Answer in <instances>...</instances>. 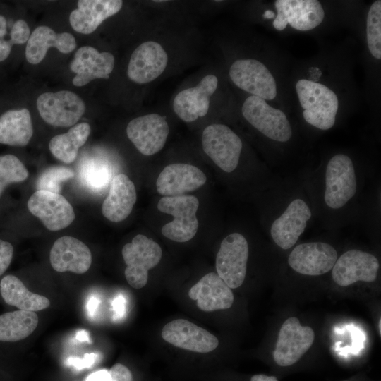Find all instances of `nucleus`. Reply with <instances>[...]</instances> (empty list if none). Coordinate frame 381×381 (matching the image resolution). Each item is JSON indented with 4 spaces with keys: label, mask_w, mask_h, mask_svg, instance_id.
<instances>
[{
    "label": "nucleus",
    "mask_w": 381,
    "mask_h": 381,
    "mask_svg": "<svg viewBox=\"0 0 381 381\" xmlns=\"http://www.w3.org/2000/svg\"><path fill=\"white\" fill-rule=\"evenodd\" d=\"M315 219L327 229L350 224L359 213L365 175L353 158L332 155L315 169L301 174Z\"/></svg>",
    "instance_id": "1"
},
{
    "label": "nucleus",
    "mask_w": 381,
    "mask_h": 381,
    "mask_svg": "<svg viewBox=\"0 0 381 381\" xmlns=\"http://www.w3.org/2000/svg\"><path fill=\"white\" fill-rule=\"evenodd\" d=\"M264 190L266 231L278 248L290 250L315 219L303 176L274 178Z\"/></svg>",
    "instance_id": "2"
},
{
    "label": "nucleus",
    "mask_w": 381,
    "mask_h": 381,
    "mask_svg": "<svg viewBox=\"0 0 381 381\" xmlns=\"http://www.w3.org/2000/svg\"><path fill=\"white\" fill-rule=\"evenodd\" d=\"M296 92L307 123L321 131L333 128L339 98L332 89L323 83L301 78L296 83Z\"/></svg>",
    "instance_id": "3"
},
{
    "label": "nucleus",
    "mask_w": 381,
    "mask_h": 381,
    "mask_svg": "<svg viewBox=\"0 0 381 381\" xmlns=\"http://www.w3.org/2000/svg\"><path fill=\"white\" fill-rule=\"evenodd\" d=\"M241 112L247 122L268 140L284 144L292 139L293 128L286 115L265 99L250 95L244 101Z\"/></svg>",
    "instance_id": "4"
},
{
    "label": "nucleus",
    "mask_w": 381,
    "mask_h": 381,
    "mask_svg": "<svg viewBox=\"0 0 381 381\" xmlns=\"http://www.w3.org/2000/svg\"><path fill=\"white\" fill-rule=\"evenodd\" d=\"M198 207V199L193 195L164 196L160 198L157 209L173 216V220L162 228V235L179 243L192 239L198 228L196 217Z\"/></svg>",
    "instance_id": "5"
},
{
    "label": "nucleus",
    "mask_w": 381,
    "mask_h": 381,
    "mask_svg": "<svg viewBox=\"0 0 381 381\" xmlns=\"http://www.w3.org/2000/svg\"><path fill=\"white\" fill-rule=\"evenodd\" d=\"M205 154L224 172H234L240 163L243 150L241 138L229 126L213 123L207 126L202 135Z\"/></svg>",
    "instance_id": "6"
},
{
    "label": "nucleus",
    "mask_w": 381,
    "mask_h": 381,
    "mask_svg": "<svg viewBox=\"0 0 381 381\" xmlns=\"http://www.w3.org/2000/svg\"><path fill=\"white\" fill-rule=\"evenodd\" d=\"M162 251L152 238L138 234L122 248V256L126 265L125 277L135 289L144 287L148 280V271L159 262Z\"/></svg>",
    "instance_id": "7"
},
{
    "label": "nucleus",
    "mask_w": 381,
    "mask_h": 381,
    "mask_svg": "<svg viewBox=\"0 0 381 381\" xmlns=\"http://www.w3.org/2000/svg\"><path fill=\"white\" fill-rule=\"evenodd\" d=\"M248 257V241L241 233H231L222 241L216 257L217 274L231 289L243 284Z\"/></svg>",
    "instance_id": "8"
},
{
    "label": "nucleus",
    "mask_w": 381,
    "mask_h": 381,
    "mask_svg": "<svg viewBox=\"0 0 381 381\" xmlns=\"http://www.w3.org/2000/svg\"><path fill=\"white\" fill-rule=\"evenodd\" d=\"M338 252L329 243L309 241L294 246L287 258L289 267L305 276H321L330 272Z\"/></svg>",
    "instance_id": "9"
},
{
    "label": "nucleus",
    "mask_w": 381,
    "mask_h": 381,
    "mask_svg": "<svg viewBox=\"0 0 381 381\" xmlns=\"http://www.w3.org/2000/svg\"><path fill=\"white\" fill-rule=\"evenodd\" d=\"M315 339V332L309 326H303L296 317H290L282 325L275 349L274 361L281 367L297 363L310 349Z\"/></svg>",
    "instance_id": "10"
},
{
    "label": "nucleus",
    "mask_w": 381,
    "mask_h": 381,
    "mask_svg": "<svg viewBox=\"0 0 381 381\" xmlns=\"http://www.w3.org/2000/svg\"><path fill=\"white\" fill-rule=\"evenodd\" d=\"M229 77L240 89L266 100L277 93L276 80L267 66L253 59H238L230 66Z\"/></svg>",
    "instance_id": "11"
},
{
    "label": "nucleus",
    "mask_w": 381,
    "mask_h": 381,
    "mask_svg": "<svg viewBox=\"0 0 381 381\" xmlns=\"http://www.w3.org/2000/svg\"><path fill=\"white\" fill-rule=\"evenodd\" d=\"M380 270V262L373 253L358 248L344 252L333 266L332 278L340 286H348L358 282H375Z\"/></svg>",
    "instance_id": "12"
},
{
    "label": "nucleus",
    "mask_w": 381,
    "mask_h": 381,
    "mask_svg": "<svg viewBox=\"0 0 381 381\" xmlns=\"http://www.w3.org/2000/svg\"><path fill=\"white\" fill-rule=\"evenodd\" d=\"M37 107L45 122L58 127L74 126L85 111L83 99L67 90L42 93L37 99Z\"/></svg>",
    "instance_id": "13"
},
{
    "label": "nucleus",
    "mask_w": 381,
    "mask_h": 381,
    "mask_svg": "<svg viewBox=\"0 0 381 381\" xmlns=\"http://www.w3.org/2000/svg\"><path fill=\"white\" fill-rule=\"evenodd\" d=\"M277 16L272 25L278 31L289 24L299 31H308L318 27L323 20L325 11L317 0H277Z\"/></svg>",
    "instance_id": "14"
},
{
    "label": "nucleus",
    "mask_w": 381,
    "mask_h": 381,
    "mask_svg": "<svg viewBox=\"0 0 381 381\" xmlns=\"http://www.w3.org/2000/svg\"><path fill=\"white\" fill-rule=\"evenodd\" d=\"M28 208L54 231L66 228L75 217L73 207L63 195L47 190L35 192L28 200Z\"/></svg>",
    "instance_id": "15"
},
{
    "label": "nucleus",
    "mask_w": 381,
    "mask_h": 381,
    "mask_svg": "<svg viewBox=\"0 0 381 381\" xmlns=\"http://www.w3.org/2000/svg\"><path fill=\"white\" fill-rule=\"evenodd\" d=\"M169 132L166 117L157 114L135 118L126 128L129 140L141 154L146 156L152 155L164 147Z\"/></svg>",
    "instance_id": "16"
},
{
    "label": "nucleus",
    "mask_w": 381,
    "mask_h": 381,
    "mask_svg": "<svg viewBox=\"0 0 381 381\" xmlns=\"http://www.w3.org/2000/svg\"><path fill=\"white\" fill-rule=\"evenodd\" d=\"M162 337L176 347L197 353L211 352L219 345L214 335L184 319L174 320L166 324Z\"/></svg>",
    "instance_id": "17"
},
{
    "label": "nucleus",
    "mask_w": 381,
    "mask_h": 381,
    "mask_svg": "<svg viewBox=\"0 0 381 381\" xmlns=\"http://www.w3.org/2000/svg\"><path fill=\"white\" fill-rule=\"evenodd\" d=\"M168 62L167 52L160 44L147 41L140 44L132 53L127 75L138 84H145L158 78Z\"/></svg>",
    "instance_id": "18"
},
{
    "label": "nucleus",
    "mask_w": 381,
    "mask_h": 381,
    "mask_svg": "<svg viewBox=\"0 0 381 381\" xmlns=\"http://www.w3.org/2000/svg\"><path fill=\"white\" fill-rule=\"evenodd\" d=\"M217 85V76L207 75L196 86L181 90L174 99L175 114L185 122H192L205 116L209 110L210 97Z\"/></svg>",
    "instance_id": "19"
},
{
    "label": "nucleus",
    "mask_w": 381,
    "mask_h": 381,
    "mask_svg": "<svg viewBox=\"0 0 381 381\" xmlns=\"http://www.w3.org/2000/svg\"><path fill=\"white\" fill-rule=\"evenodd\" d=\"M207 181L198 167L184 163L171 164L164 168L156 181L157 192L164 196L183 195L193 191Z\"/></svg>",
    "instance_id": "20"
},
{
    "label": "nucleus",
    "mask_w": 381,
    "mask_h": 381,
    "mask_svg": "<svg viewBox=\"0 0 381 381\" xmlns=\"http://www.w3.org/2000/svg\"><path fill=\"white\" fill-rule=\"evenodd\" d=\"M114 62V57L109 52H99L90 46L80 47L70 64L71 70L75 73L73 84L80 87L97 78L108 79Z\"/></svg>",
    "instance_id": "21"
},
{
    "label": "nucleus",
    "mask_w": 381,
    "mask_h": 381,
    "mask_svg": "<svg viewBox=\"0 0 381 381\" xmlns=\"http://www.w3.org/2000/svg\"><path fill=\"white\" fill-rule=\"evenodd\" d=\"M49 260L52 268L56 272L69 271L83 274L90 267L92 254L83 242L74 237L65 236L54 243Z\"/></svg>",
    "instance_id": "22"
},
{
    "label": "nucleus",
    "mask_w": 381,
    "mask_h": 381,
    "mask_svg": "<svg viewBox=\"0 0 381 381\" xmlns=\"http://www.w3.org/2000/svg\"><path fill=\"white\" fill-rule=\"evenodd\" d=\"M202 311L228 309L234 302L231 289L215 272H210L194 284L188 292Z\"/></svg>",
    "instance_id": "23"
},
{
    "label": "nucleus",
    "mask_w": 381,
    "mask_h": 381,
    "mask_svg": "<svg viewBox=\"0 0 381 381\" xmlns=\"http://www.w3.org/2000/svg\"><path fill=\"white\" fill-rule=\"evenodd\" d=\"M78 8L69 16L74 30L90 34L107 18L117 13L123 6L121 0H80Z\"/></svg>",
    "instance_id": "24"
},
{
    "label": "nucleus",
    "mask_w": 381,
    "mask_h": 381,
    "mask_svg": "<svg viewBox=\"0 0 381 381\" xmlns=\"http://www.w3.org/2000/svg\"><path fill=\"white\" fill-rule=\"evenodd\" d=\"M137 200L133 181L123 174L114 176L107 197L103 202V215L113 222L124 220L131 214Z\"/></svg>",
    "instance_id": "25"
},
{
    "label": "nucleus",
    "mask_w": 381,
    "mask_h": 381,
    "mask_svg": "<svg viewBox=\"0 0 381 381\" xmlns=\"http://www.w3.org/2000/svg\"><path fill=\"white\" fill-rule=\"evenodd\" d=\"M56 47L64 54L71 52L76 47V41L68 32L56 33L47 26H39L34 30L28 40L25 57L32 64L40 63L49 47Z\"/></svg>",
    "instance_id": "26"
},
{
    "label": "nucleus",
    "mask_w": 381,
    "mask_h": 381,
    "mask_svg": "<svg viewBox=\"0 0 381 381\" xmlns=\"http://www.w3.org/2000/svg\"><path fill=\"white\" fill-rule=\"evenodd\" d=\"M0 291L7 304L22 310L39 311L50 306L49 298L30 291L21 280L13 275L5 276L1 279Z\"/></svg>",
    "instance_id": "27"
},
{
    "label": "nucleus",
    "mask_w": 381,
    "mask_h": 381,
    "mask_svg": "<svg viewBox=\"0 0 381 381\" xmlns=\"http://www.w3.org/2000/svg\"><path fill=\"white\" fill-rule=\"evenodd\" d=\"M32 133L31 116L27 109L9 110L0 116V143L25 146Z\"/></svg>",
    "instance_id": "28"
},
{
    "label": "nucleus",
    "mask_w": 381,
    "mask_h": 381,
    "mask_svg": "<svg viewBox=\"0 0 381 381\" xmlns=\"http://www.w3.org/2000/svg\"><path fill=\"white\" fill-rule=\"evenodd\" d=\"M90 131L87 123L76 124L66 133L53 137L49 143V150L60 161L71 163L76 159L79 148L87 140Z\"/></svg>",
    "instance_id": "29"
},
{
    "label": "nucleus",
    "mask_w": 381,
    "mask_h": 381,
    "mask_svg": "<svg viewBox=\"0 0 381 381\" xmlns=\"http://www.w3.org/2000/svg\"><path fill=\"white\" fill-rule=\"evenodd\" d=\"M38 325L35 312L18 310L0 315V341H18L30 335Z\"/></svg>",
    "instance_id": "30"
},
{
    "label": "nucleus",
    "mask_w": 381,
    "mask_h": 381,
    "mask_svg": "<svg viewBox=\"0 0 381 381\" xmlns=\"http://www.w3.org/2000/svg\"><path fill=\"white\" fill-rule=\"evenodd\" d=\"M366 40L370 54L381 59V1H374L368 12Z\"/></svg>",
    "instance_id": "31"
},
{
    "label": "nucleus",
    "mask_w": 381,
    "mask_h": 381,
    "mask_svg": "<svg viewBox=\"0 0 381 381\" xmlns=\"http://www.w3.org/2000/svg\"><path fill=\"white\" fill-rule=\"evenodd\" d=\"M28 176V170L17 157L0 156V196L9 183L23 181Z\"/></svg>",
    "instance_id": "32"
},
{
    "label": "nucleus",
    "mask_w": 381,
    "mask_h": 381,
    "mask_svg": "<svg viewBox=\"0 0 381 381\" xmlns=\"http://www.w3.org/2000/svg\"><path fill=\"white\" fill-rule=\"evenodd\" d=\"M74 171L64 167H52L47 169L39 176L36 187L37 190H43L59 193L61 183L74 176Z\"/></svg>",
    "instance_id": "33"
},
{
    "label": "nucleus",
    "mask_w": 381,
    "mask_h": 381,
    "mask_svg": "<svg viewBox=\"0 0 381 381\" xmlns=\"http://www.w3.org/2000/svg\"><path fill=\"white\" fill-rule=\"evenodd\" d=\"M80 176L88 188L98 190L107 184L109 174L105 166L88 161L81 167Z\"/></svg>",
    "instance_id": "34"
},
{
    "label": "nucleus",
    "mask_w": 381,
    "mask_h": 381,
    "mask_svg": "<svg viewBox=\"0 0 381 381\" xmlns=\"http://www.w3.org/2000/svg\"><path fill=\"white\" fill-rule=\"evenodd\" d=\"M10 35V42L12 44H20L28 42L30 31L27 23L23 20L16 21L11 28Z\"/></svg>",
    "instance_id": "35"
},
{
    "label": "nucleus",
    "mask_w": 381,
    "mask_h": 381,
    "mask_svg": "<svg viewBox=\"0 0 381 381\" xmlns=\"http://www.w3.org/2000/svg\"><path fill=\"white\" fill-rule=\"evenodd\" d=\"M97 358V354L94 353H85L83 358L73 356L68 357L66 360L65 364L80 370L84 368H90L95 363Z\"/></svg>",
    "instance_id": "36"
},
{
    "label": "nucleus",
    "mask_w": 381,
    "mask_h": 381,
    "mask_svg": "<svg viewBox=\"0 0 381 381\" xmlns=\"http://www.w3.org/2000/svg\"><path fill=\"white\" fill-rule=\"evenodd\" d=\"M13 255V246L0 239V275L9 267Z\"/></svg>",
    "instance_id": "37"
},
{
    "label": "nucleus",
    "mask_w": 381,
    "mask_h": 381,
    "mask_svg": "<svg viewBox=\"0 0 381 381\" xmlns=\"http://www.w3.org/2000/svg\"><path fill=\"white\" fill-rule=\"evenodd\" d=\"M109 371L111 381H133L131 371L123 364L116 363Z\"/></svg>",
    "instance_id": "38"
},
{
    "label": "nucleus",
    "mask_w": 381,
    "mask_h": 381,
    "mask_svg": "<svg viewBox=\"0 0 381 381\" xmlns=\"http://www.w3.org/2000/svg\"><path fill=\"white\" fill-rule=\"evenodd\" d=\"M114 320L121 319L126 313V299L122 295H119L112 301Z\"/></svg>",
    "instance_id": "39"
},
{
    "label": "nucleus",
    "mask_w": 381,
    "mask_h": 381,
    "mask_svg": "<svg viewBox=\"0 0 381 381\" xmlns=\"http://www.w3.org/2000/svg\"><path fill=\"white\" fill-rule=\"evenodd\" d=\"M85 381H111V378L108 370L102 369L90 374Z\"/></svg>",
    "instance_id": "40"
},
{
    "label": "nucleus",
    "mask_w": 381,
    "mask_h": 381,
    "mask_svg": "<svg viewBox=\"0 0 381 381\" xmlns=\"http://www.w3.org/2000/svg\"><path fill=\"white\" fill-rule=\"evenodd\" d=\"M12 44L10 41L0 39V61L8 58L11 50Z\"/></svg>",
    "instance_id": "41"
},
{
    "label": "nucleus",
    "mask_w": 381,
    "mask_h": 381,
    "mask_svg": "<svg viewBox=\"0 0 381 381\" xmlns=\"http://www.w3.org/2000/svg\"><path fill=\"white\" fill-rule=\"evenodd\" d=\"M99 300L96 297H91L87 303V311L89 316H93L97 310Z\"/></svg>",
    "instance_id": "42"
},
{
    "label": "nucleus",
    "mask_w": 381,
    "mask_h": 381,
    "mask_svg": "<svg viewBox=\"0 0 381 381\" xmlns=\"http://www.w3.org/2000/svg\"><path fill=\"white\" fill-rule=\"evenodd\" d=\"M250 381H278L274 376L267 375L265 374H256L250 377Z\"/></svg>",
    "instance_id": "43"
},
{
    "label": "nucleus",
    "mask_w": 381,
    "mask_h": 381,
    "mask_svg": "<svg viewBox=\"0 0 381 381\" xmlns=\"http://www.w3.org/2000/svg\"><path fill=\"white\" fill-rule=\"evenodd\" d=\"M75 338L80 341H88L89 343L91 342L90 340L88 332L84 329L77 332Z\"/></svg>",
    "instance_id": "44"
},
{
    "label": "nucleus",
    "mask_w": 381,
    "mask_h": 381,
    "mask_svg": "<svg viewBox=\"0 0 381 381\" xmlns=\"http://www.w3.org/2000/svg\"><path fill=\"white\" fill-rule=\"evenodd\" d=\"M6 34V20L0 15V38L1 39Z\"/></svg>",
    "instance_id": "45"
},
{
    "label": "nucleus",
    "mask_w": 381,
    "mask_h": 381,
    "mask_svg": "<svg viewBox=\"0 0 381 381\" xmlns=\"http://www.w3.org/2000/svg\"><path fill=\"white\" fill-rule=\"evenodd\" d=\"M263 16L266 18H273L275 16V14L272 11H266Z\"/></svg>",
    "instance_id": "46"
},
{
    "label": "nucleus",
    "mask_w": 381,
    "mask_h": 381,
    "mask_svg": "<svg viewBox=\"0 0 381 381\" xmlns=\"http://www.w3.org/2000/svg\"><path fill=\"white\" fill-rule=\"evenodd\" d=\"M380 324H381V320H379V325H378V332H379V334L380 335Z\"/></svg>",
    "instance_id": "47"
},
{
    "label": "nucleus",
    "mask_w": 381,
    "mask_h": 381,
    "mask_svg": "<svg viewBox=\"0 0 381 381\" xmlns=\"http://www.w3.org/2000/svg\"><path fill=\"white\" fill-rule=\"evenodd\" d=\"M345 381H346V380H345Z\"/></svg>",
    "instance_id": "48"
}]
</instances>
